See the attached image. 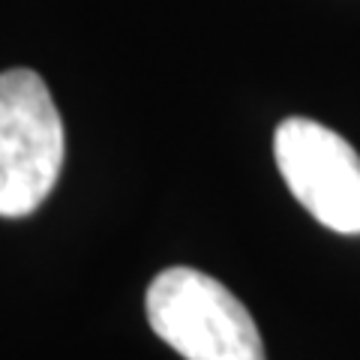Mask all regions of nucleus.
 Returning a JSON list of instances; mask_svg holds the SVG:
<instances>
[{
  "mask_svg": "<svg viewBox=\"0 0 360 360\" xmlns=\"http://www.w3.org/2000/svg\"><path fill=\"white\" fill-rule=\"evenodd\" d=\"M150 330L184 360H267L250 309L219 279L168 267L144 297Z\"/></svg>",
  "mask_w": 360,
  "mask_h": 360,
  "instance_id": "nucleus-1",
  "label": "nucleus"
},
{
  "mask_svg": "<svg viewBox=\"0 0 360 360\" xmlns=\"http://www.w3.org/2000/svg\"><path fill=\"white\" fill-rule=\"evenodd\" d=\"M285 186L324 229L360 234V153L340 132L309 117H288L274 132Z\"/></svg>",
  "mask_w": 360,
  "mask_h": 360,
  "instance_id": "nucleus-3",
  "label": "nucleus"
},
{
  "mask_svg": "<svg viewBox=\"0 0 360 360\" xmlns=\"http://www.w3.org/2000/svg\"><path fill=\"white\" fill-rule=\"evenodd\" d=\"M63 156V120L42 75L0 72V217L37 210L58 184Z\"/></svg>",
  "mask_w": 360,
  "mask_h": 360,
  "instance_id": "nucleus-2",
  "label": "nucleus"
}]
</instances>
